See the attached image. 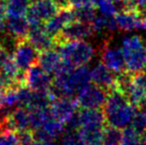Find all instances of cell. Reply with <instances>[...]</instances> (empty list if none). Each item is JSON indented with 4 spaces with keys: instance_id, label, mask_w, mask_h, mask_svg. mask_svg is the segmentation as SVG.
Wrapping results in <instances>:
<instances>
[{
    "instance_id": "obj_13",
    "label": "cell",
    "mask_w": 146,
    "mask_h": 145,
    "mask_svg": "<svg viewBox=\"0 0 146 145\" xmlns=\"http://www.w3.org/2000/svg\"><path fill=\"white\" fill-rule=\"evenodd\" d=\"M26 38L39 53L56 47L55 38L47 33V31L42 25L30 28Z\"/></svg>"
},
{
    "instance_id": "obj_1",
    "label": "cell",
    "mask_w": 146,
    "mask_h": 145,
    "mask_svg": "<svg viewBox=\"0 0 146 145\" xmlns=\"http://www.w3.org/2000/svg\"><path fill=\"white\" fill-rule=\"evenodd\" d=\"M106 124L113 127L122 128L130 125L133 120L136 107L130 103L124 95L115 87L108 91V97L104 107Z\"/></svg>"
},
{
    "instance_id": "obj_12",
    "label": "cell",
    "mask_w": 146,
    "mask_h": 145,
    "mask_svg": "<svg viewBox=\"0 0 146 145\" xmlns=\"http://www.w3.org/2000/svg\"><path fill=\"white\" fill-rule=\"evenodd\" d=\"M111 70L108 68L102 62L96 64L90 70V79L94 85L102 87V89L110 91L113 89L115 85L116 75Z\"/></svg>"
},
{
    "instance_id": "obj_35",
    "label": "cell",
    "mask_w": 146,
    "mask_h": 145,
    "mask_svg": "<svg viewBox=\"0 0 146 145\" xmlns=\"http://www.w3.org/2000/svg\"><path fill=\"white\" fill-rule=\"evenodd\" d=\"M135 145H146V137H145V136L141 138V139L139 140V141L137 142Z\"/></svg>"
},
{
    "instance_id": "obj_34",
    "label": "cell",
    "mask_w": 146,
    "mask_h": 145,
    "mask_svg": "<svg viewBox=\"0 0 146 145\" xmlns=\"http://www.w3.org/2000/svg\"><path fill=\"white\" fill-rule=\"evenodd\" d=\"M32 145H56L54 142H42V141H35Z\"/></svg>"
},
{
    "instance_id": "obj_6",
    "label": "cell",
    "mask_w": 146,
    "mask_h": 145,
    "mask_svg": "<svg viewBox=\"0 0 146 145\" xmlns=\"http://www.w3.org/2000/svg\"><path fill=\"white\" fill-rule=\"evenodd\" d=\"M108 97V91L96 85L88 83L77 93L76 101L81 109H102Z\"/></svg>"
},
{
    "instance_id": "obj_29",
    "label": "cell",
    "mask_w": 146,
    "mask_h": 145,
    "mask_svg": "<svg viewBox=\"0 0 146 145\" xmlns=\"http://www.w3.org/2000/svg\"><path fill=\"white\" fill-rule=\"evenodd\" d=\"M133 81L146 91V69L133 73Z\"/></svg>"
},
{
    "instance_id": "obj_19",
    "label": "cell",
    "mask_w": 146,
    "mask_h": 145,
    "mask_svg": "<svg viewBox=\"0 0 146 145\" xmlns=\"http://www.w3.org/2000/svg\"><path fill=\"white\" fill-rule=\"evenodd\" d=\"M123 93H124V95L127 97L129 103H132L135 107H140L143 99H144L146 97L145 89H143L141 87L136 85L133 81H131L130 85L125 89Z\"/></svg>"
},
{
    "instance_id": "obj_20",
    "label": "cell",
    "mask_w": 146,
    "mask_h": 145,
    "mask_svg": "<svg viewBox=\"0 0 146 145\" xmlns=\"http://www.w3.org/2000/svg\"><path fill=\"white\" fill-rule=\"evenodd\" d=\"M6 16H25L30 0H5Z\"/></svg>"
},
{
    "instance_id": "obj_26",
    "label": "cell",
    "mask_w": 146,
    "mask_h": 145,
    "mask_svg": "<svg viewBox=\"0 0 146 145\" xmlns=\"http://www.w3.org/2000/svg\"><path fill=\"white\" fill-rule=\"evenodd\" d=\"M0 145H20L16 131L5 130L0 132Z\"/></svg>"
},
{
    "instance_id": "obj_4",
    "label": "cell",
    "mask_w": 146,
    "mask_h": 145,
    "mask_svg": "<svg viewBox=\"0 0 146 145\" xmlns=\"http://www.w3.org/2000/svg\"><path fill=\"white\" fill-rule=\"evenodd\" d=\"M61 8L57 0H36L29 6L25 14L30 28L38 27L48 21Z\"/></svg>"
},
{
    "instance_id": "obj_7",
    "label": "cell",
    "mask_w": 146,
    "mask_h": 145,
    "mask_svg": "<svg viewBox=\"0 0 146 145\" xmlns=\"http://www.w3.org/2000/svg\"><path fill=\"white\" fill-rule=\"evenodd\" d=\"M12 55L18 69L21 72H26L31 66L37 64L39 52L27 40V38H24L18 41Z\"/></svg>"
},
{
    "instance_id": "obj_10",
    "label": "cell",
    "mask_w": 146,
    "mask_h": 145,
    "mask_svg": "<svg viewBox=\"0 0 146 145\" xmlns=\"http://www.w3.org/2000/svg\"><path fill=\"white\" fill-rule=\"evenodd\" d=\"M52 83L51 75L45 72L38 64L31 66L25 72V85L32 91H49Z\"/></svg>"
},
{
    "instance_id": "obj_23",
    "label": "cell",
    "mask_w": 146,
    "mask_h": 145,
    "mask_svg": "<svg viewBox=\"0 0 146 145\" xmlns=\"http://www.w3.org/2000/svg\"><path fill=\"white\" fill-rule=\"evenodd\" d=\"M144 136L136 130L132 125H128L122 128L121 131V142L120 145H135Z\"/></svg>"
},
{
    "instance_id": "obj_33",
    "label": "cell",
    "mask_w": 146,
    "mask_h": 145,
    "mask_svg": "<svg viewBox=\"0 0 146 145\" xmlns=\"http://www.w3.org/2000/svg\"><path fill=\"white\" fill-rule=\"evenodd\" d=\"M137 11H138V13L141 15V17H143L146 19V3L143 4L141 7H139L138 9H137Z\"/></svg>"
},
{
    "instance_id": "obj_8",
    "label": "cell",
    "mask_w": 146,
    "mask_h": 145,
    "mask_svg": "<svg viewBox=\"0 0 146 145\" xmlns=\"http://www.w3.org/2000/svg\"><path fill=\"white\" fill-rule=\"evenodd\" d=\"M94 35V32L90 23H85L75 20L62 29L59 35L55 37L56 45L65 41L87 40Z\"/></svg>"
},
{
    "instance_id": "obj_3",
    "label": "cell",
    "mask_w": 146,
    "mask_h": 145,
    "mask_svg": "<svg viewBox=\"0 0 146 145\" xmlns=\"http://www.w3.org/2000/svg\"><path fill=\"white\" fill-rule=\"evenodd\" d=\"M121 51L126 71L135 73L146 69V43L140 36L133 35L123 38Z\"/></svg>"
},
{
    "instance_id": "obj_22",
    "label": "cell",
    "mask_w": 146,
    "mask_h": 145,
    "mask_svg": "<svg viewBox=\"0 0 146 145\" xmlns=\"http://www.w3.org/2000/svg\"><path fill=\"white\" fill-rule=\"evenodd\" d=\"M121 130L106 124L104 128V137L102 145H120Z\"/></svg>"
},
{
    "instance_id": "obj_18",
    "label": "cell",
    "mask_w": 146,
    "mask_h": 145,
    "mask_svg": "<svg viewBox=\"0 0 146 145\" xmlns=\"http://www.w3.org/2000/svg\"><path fill=\"white\" fill-rule=\"evenodd\" d=\"M104 127H80L78 136L85 145H102Z\"/></svg>"
},
{
    "instance_id": "obj_38",
    "label": "cell",
    "mask_w": 146,
    "mask_h": 145,
    "mask_svg": "<svg viewBox=\"0 0 146 145\" xmlns=\"http://www.w3.org/2000/svg\"><path fill=\"white\" fill-rule=\"evenodd\" d=\"M2 2H4V0H0V3H2Z\"/></svg>"
},
{
    "instance_id": "obj_17",
    "label": "cell",
    "mask_w": 146,
    "mask_h": 145,
    "mask_svg": "<svg viewBox=\"0 0 146 145\" xmlns=\"http://www.w3.org/2000/svg\"><path fill=\"white\" fill-rule=\"evenodd\" d=\"M62 58L60 56L59 52L54 49H49V50L43 51L39 53L38 62L37 64L48 73H53L57 71L59 66L62 63Z\"/></svg>"
},
{
    "instance_id": "obj_2",
    "label": "cell",
    "mask_w": 146,
    "mask_h": 145,
    "mask_svg": "<svg viewBox=\"0 0 146 145\" xmlns=\"http://www.w3.org/2000/svg\"><path fill=\"white\" fill-rule=\"evenodd\" d=\"M62 60L73 67L85 66L94 59L96 50L85 40L65 41L56 45Z\"/></svg>"
},
{
    "instance_id": "obj_9",
    "label": "cell",
    "mask_w": 146,
    "mask_h": 145,
    "mask_svg": "<svg viewBox=\"0 0 146 145\" xmlns=\"http://www.w3.org/2000/svg\"><path fill=\"white\" fill-rule=\"evenodd\" d=\"M77 107L78 103L73 97H59L53 99L49 109L53 118L63 124H67L77 113Z\"/></svg>"
},
{
    "instance_id": "obj_32",
    "label": "cell",
    "mask_w": 146,
    "mask_h": 145,
    "mask_svg": "<svg viewBox=\"0 0 146 145\" xmlns=\"http://www.w3.org/2000/svg\"><path fill=\"white\" fill-rule=\"evenodd\" d=\"M10 56H11V54L0 44V69H1L2 65L4 64V62H5Z\"/></svg>"
},
{
    "instance_id": "obj_30",
    "label": "cell",
    "mask_w": 146,
    "mask_h": 145,
    "mask_svg": "<svg viewBox=\"0 0 146 145\" xmlns=\"http://www.w3.org/2000/svg\"><path fill=\"white\" fill-rule=\"evenodd\" d=\"M127 7V10H137L146 3V0H122Z\"/></svg>"
},
{
    "instance_id": "obj_31",
    "label": "cell",
    "mask_w": 146,
    "mask_h": 145,
    "mask_svg": "<svg viewBox=\"0 0 146 145\" xmlns=\"http://www.w3.org/2000/svg\"><path fill=\"white\" fill-rule=\"evenodd\" d=\"M96 0H68L69 5L72 7H80L84 5H94Z\"/></svg>"
},
{
    "instance_id": "obj_21",
    "label": "cell",
    "mask_w": 146,
    "mask_h": 145,
    "mask_svg": "<svg viewBox=\"0 0 146 145\" xmlns=\"http://www.w3.org/2000/svg\"><path fill=\"white\" fill-rule=\"evenodd\" d=\"M76 20L85 23H92L96 17V6L94 5H84L80 7H73Z\"/></svg>"
},
{
    "instance_id": "obj_25",
    "label": "cell",
    "mask_w": 146,
    "mask_h": 145,
    "mask_svg": "<svg viewBox=\"0 0 146 145\" xmlns=\"http://www.w3.org/2000/svg\"><path fill=\"white\" fill-rule=\"evenodd\" d=\"M108 18L104 15L96 16L94 19L92 21L90 25L94 30V34H102V33H108Z\"/></svg>"
},
{
    "instance_id": "obj_28",
    "label": "cell",
    "mask_w": 146,
    "mask_h": 145,
    "mask_svg": "<svg viewBox=\"0 0 146 145\" xmlns=\"http://www.w3.org/2000/svg\"><path fill=\"white\" fill-rule=\"evenodd\" d=\"M62 145H85L77 133L74 131H68L62 137Z\"/></svg>"
},
{
    "instance_id": "obj_15",
    "label": "cell",
    "mask_w": 146,
    "mask_h": 145,
    "mask_svg": "<svg viewBox=\"0 0 146 145\" xmlns=\"http://www.w3.org/2000/svg\"><path fill=\"white\" fill-rule=\"evenodd\" d=\"M30 26L25 16H6L5 32L17 40L26 38Z\"/></svg>"
},
{
    "instance_id": "obj_27",
    "label": "cell",
    "mask_w": 146,
    "mask_h": 145,
    "mask_svg": "<svg viewBox=\"0 0 146 145\" xmlns=\"http://www.w3.org/2000/svg\"><path fill=\"white\" fill-rule=\"evenodd\" d=\"M16 133H17L20 145H32L35 142L34 134H33L32 130H21V131H16Z\"/></svg>"
},
{
    "instance_id": "obj_36",
    "label": "cell",
    "mask_w": 146,
    "mask_h": 145,
    "mask_svg": "<svg viewBox=\"0 0 146 145\" xmlns=\"http://www.w3.org/2000/svg\"><path fill=\"white\" fill-rule=\"evenodd\" d=\"M62 7H64V6H68L69 5V2H68V0H62Z\"/></svg>"
},
{
    "instance_id": "obj_14",
    "label": "cell",
    "mask_w": 146,
    "mask_h": 145,
    "mask_svg": "<svg viewBox=\"0 0 146 145\" xmlns=\"http://www.w3.org/2000/svg\"><path fill=\"white\" fill-rule=\"evenodd\" d=\"M80 127H104L106 119L104 112L100 109H82L77 113ZM78 128V129H79Z\"/></svg>"
},
{
    "instance_id": "obj_24",
    "label": "cell",
    "mask_w": 146,
    "mask_h": 145,
    "mask_svg": "<svg viewBox=\"0 0 146 145\" xmlns=\"http://www.w3.org/2000/svg\"><path fill=\"white\" fill-rule=\"evenodd\" d=\"M96 5L98 6L102 15H104L106 17L115 16L118 13L115 0H96Z\"/></svg>"
},
{
    "instance_id": "obj_5",
    "label": "cell",
    "mask_w": 146,
    "mask_h": 145,
    "mask_svg": "<svg viewBox=\"0 0 146 145\" xmlns=\"http://www.w3.org/2000/svg\"><path fill=\"white\" fill-rule=\"evenodd\" d=\"M100 60L110 70L115 73H120L126 71L124 58L120 48L113 46L110 38H106L100 47Z\"/></svg>"
},
{
    "instance_id": "obj_16",
    "label": "cell",
    "mask_w": 146,
    "mask_h": 145,
    "mask_svg": "<svg viewBox=\"0 0 146 145\" xmlns=\"http://www.w3.org/2000/svg\"><path fill=\"white\" fill-rule=\"evenodd\" d=\"M8 123H9L10 129L13 131L30 129L29 109L23 107H15L10 114Z\"/></svg>"
},
{
    "instance_id": "obj_37",
    "label": "cell",
    "mask_w": 146,
    "mask_h": 145,
    "mask_svg": "<svg viewBox=\"0 0 146 145\" xmlns=\"http://www.w3.org/2000/svg\"><path fill=\"white\" fill-rule=\"evenodd\" d=\"M57 1H58V2H59L60 6H61V7H62V3H61V2H62V0H57Z\"/></svg>"
},
{
    "instance_id": "obj_11",
    "label": "cell",
    "mask_w": 146,
    "mask_h": 145,
    "mask_svg": "<svg viewBox=\"0 0 146 145\" xmlns=\"http://www.w3.org/2000/svg\"><path fill=\"white\" fill-rule=\"evenodd\" d=\"M75 13H74V8L72 6H64L58 10L56 14L52 18L45 22L44 28L47 33L50 34L52 37H56L59 35L65 26L68 24L75 21Z\"/></svg>"
},
{
    "instance_id": "obj_39",
    "label": "cell",
    "mask_w": 146,
    "mask_h": 145,
    "mask_svg": "<svg viewBox=\"0 0 146 145\" xmlns=\"http://www.w3.org/2000/svg\"><path fill=\"white\" fill-rule=\"evenodd\" d=\"M30 1H33V2H34V1H36V0H30Z\"/></svg>"
}]
</instances>
